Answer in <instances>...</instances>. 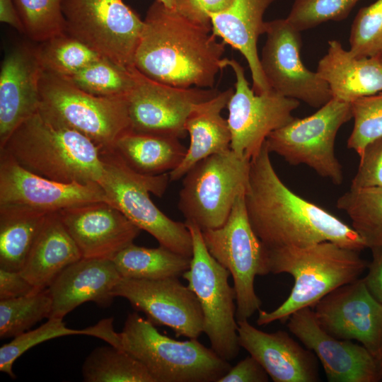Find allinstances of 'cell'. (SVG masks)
<instances>
[{"label": "cell", "mask_w": 382, "mask_h": 382, "mask_svg": "<svg viewBox=\"0 0 382 382\" xmlns=\"http://www.w3.org/2000/svg\"><path fill=\"white\" fill-rule=\"evenodd\" d=\"M121 278L112 260L81 258L66 267L47 288L52 301L49 318L63 319L88 301L100 307L110 306Z\"/></svg>", "instance_id": "23"}, {"label": "cell", "mask_w": 382, "mask_h": 382, "mask_svg": "<svg viewBox=\"0 0 382 382\" xmlns=\"http://www.w3.org/2000/svg\"><path fill=\"white\" fill-rule=\"evenodd\" d=\"M85 335L93 336L94 327L81 330L69 328L63 319L50 318L36 329L29 330L15 337L0 348V371L12 378H16L13 371L14 362L23 354L33 347L46 341L67 335Z\"/></svg>", "instance_id": "37"}, {"label": "cell", "mask_w": 382, "mask_h": 382, "mask_svg": "<svg viewBox=\"0 0 382 382\" xmlns=\"http://www.w3.org/2000/svg\"><path fill=\"white\" fill-rule=\"evenodd\" d=\"M352 118V103L332 98L313 115L294 118L266 139L270 153L291 165H306L320 176L340 185L342 166L335 153L340 128Z\"/></svg>", "instance_id": "11"}, {"label": "cell", "mask_w": 382, "mask_h": 382, "mask_svg": "<svg viewBox=\"0 0 382 382\" xmlns=\"http://www.w3.org/2000/svg\"><path fill=\"white\" fill-rule=\"evenodd\" d=\"M240 347L265 369L274 382H316L319 379L316 359L285 331L266 332L248 320L238 321Z\"/></svg>", "instance_id": "22"}, {"label": "cell", "mask_w": 382, "mask_h": 382, "mask_svg": "<svg viewBox=\"0 0 382 382\" xmlns=\"http://www.w3.org/2000/svg\"><path fill=\"white\" fill-rule=\"evenodd\" d=\"M120 337L122 349L143 364L154 382H218L231 368L197 339L169 337L137 311L127 315Z\"/></svg>", "instance_id": "5"}, {"label": "cell", "mask_w": 382, "mask_h": 382, "mask_svg": "<svg viewBox=\"0 0 382 382\" xmlns=\"http://www.w3.org/2000/svg\"><path fill=\"white\" fill-rule=\"evenodd\" d=\"M226 64L232 69L236 77L235 89L226 107L231 149L239 157L251 160L272 132L295 118L292 112L299 106L300 101L272 89L256 94L238 62L226 58Z\"/></svg>", "instance_id": "13"}, {"label": "cell", "mask_w": 382, "mask_h": 382, "mask_svg": "<svg viewBox=\"0 0 382 382\" xmlns=\"http://www.w3.org/2000/svg\"><path fill=\"white\" fill-rule=\"evenodd\" d=\"M316 72L328 84L332 98L343 102L382 91V55L354 57L336 40L328 41Z\"/></svg>", "instance_id": "25"}, {"label": "cell", "mask_w": 382, "mask_h": 382, "mask_svg": "<svg viewBox=\"0 0 382 382\" xmlns=\"http://www.w3.org/2000/svg\"><path fill=\"white\" fill-rule=\"evenodd\" d=\"M337 207L349 216L368 248L382 245V187H350Z\"/></svg>", "instance_id": "32"}, {"label": "cell", "mask_w": 382, "mask_h": 382, "mask_svg": "<svg viewBox=\"0 0 382 382\" xmlns=\"http://www.w3.org/2000/svg\"><path fill=\"white\" fill-rule=\"evenodd\" d=\"M50 213L24 205H0V268L22 270Z\"/></svg>", "instance_id": "29"}, {"label": "cell", "mask_w": 382, "mask_h": 382, "mask_svg": "<svg viewBox=\"0 0 382 382\" xmlns=\"http://www.w3.org/2000/svg\"><path fill=\"white\" fill-rule=\"evenodd\" d=\"M132 71L134 84L127 98L130 129L136 132L183 138L193 108L219 93L213 88H179L160 83L134 66Z\"/></svg>", "instance_id": "15"}, {"label": "cell", "mask_w": 382, "mask_h": 382, "mask_svg": "<svg viewBox=\"0 0 382 382\" xmlns=\"http://www.w3.org/2000/svg\"><path fill=\"white\" fill-rule=\"evenodd\" d=\"M161 2L166 7L173 8L175 0H157Z\"/></svg>", "instance_id": "47"}, {"label": "cell", "mask_w": 382, "mask_h": 382, "mask_svg": "<svg viewBox=\"0 0 382 382\" xmlns=\"http://www.w3.org/2000/svg\"><path fill=\"white\" fill-rule=\"evenodd\" d=\"M359 252L330 241L269 249L270 273L289 274L294 284L288 298L276 309L258 311L257 325L275 320L284 323L294 312L314 307L335 289L360 278L369 264Z\"/></svg>", "instance_id": "3"}, {"label": "cell", "mask_w": 382, "mask_h": 382, "mask_svg": "<svg viewBox=\"0 0 382 382\" xmlns=\"http://www.w3.org/2000/svg\"><path fill=\"white\" fill-rule=\"evenodd\" d=\"M112 151L134 170L158 175L175 170L184 159L187 148L176 137L129 129L116 140Z\"/></svg>", "instance_id": "28"}, {"label": "cell", "mask_w": 382, "mask_h": 382, "mask_svg": "<svg viewBox=\"0 0 382 382\" xmlns=\"http://www.w3.org/2000/svg\"><path fill=\"white\" fill-rule=\"evenodd\" d=\"M114 296L126 299L154 325L170 328L177 337L197 339L204 331V317L195 294L178 277L161 279L121 278Z\"/></svg>", "instance_id": "16"}, {"label": "cell", "mask_w": 382, "mask_h": 382, "mask_svg": "<svg viewBox=\"0 0 382 382\" xmlns=\"http://www.w3.org/2000/svg\"><path fill=\"white\" fill-rule=\"evenodd\" d=\"M133 67L127 69L103 57L78 72L63 78L94 96H127L133 86Z\"/></svg>", "instance_id": "34"}, {"label": "cell", "mask_w": 382, "mask_h": 382, "mask_svg": "<svg viewBox=\"0 0 382 382\" xmlns=\"http://www.w3.org/2000/svg\"><path fill=\"white\" fill-rule=\"evenodd\" d=\"M212 26L196 23L156 0L149 8L134 66L160 83L179 88H212L227 67L226 43Z\"/></svg>", "instance_id": "2"}, {"label": "cell", "mask_w": 382, "mask_h": 382, "mask_svg": "<svg viewBox=\"0 0 382 382\" xmlns=\"http://www.w3.org/2000/svg\"><path fill=\"white\" fill-rule=\"evenodd\" d=\"M191 258L160 245L146 248L132 243L112 260L122 278L155 280L183 275L190 269Z\"/></svg>", "instance_id": "30"}, {"label": "cell", "mask_w": 382, "mask_h": 382, "mask_svg": "<svg viewBox=\"0 0 382 382\" xmlns=\"http://www.w3.org/2000/svg\"><path fill=\"white\" fill-rule=\"evenodd\" d=\"M81 374L86 382H154L141 362L110 345L97 347L88 355Z\"/></svg>", "instance_id": "31"}, {"label": "cell", "mask_w": 382, "mask_h": 382, "mask_svg": "<svg viewBox=\"0 0 382 382\" xmlns=\"http://www.w3.org/2000/svg\"><path fill=\"white\" fill-rule=\"evenodd\" d=\"M269 377L262 365L250 355L231 366L218 382H267Z\"/></svg>", "instance_id": "43"}, {"label": "cell", "mask_w": 382, "mask_h": 382, "mask_svg": "<svg viewBox=\"0 0 382 382\" xmlns=\"http://www.w3.org/2000/svg\"><path fill=\"white\" fill-rule=\"evenodd\" d=\"M36 51L43 71L62 77L103 57L66 32L39 43Z\"/></svg>", "instance_id": "33"}, {"label": "cell", "mask_w": 382, "mask_h": 382, "mask_svg": "<svg viewBox=\"0 0 382 382\" xmlns=\"http://www.w3.org/2000/svg\"><path fill=\"white\" fill-rule=\"evenodd\" d=\"M63 0H15L24 33L40 43L65 32Z\"/></svg>", "instance_id": "36"}, {"label": "cell", "mask_w": 382, "mask_h": 382, "mask_svg": "<svg viewBox=\"0 0 382 382\" xmlns=\"http://www.w3.org/2000/svg\"><path fill=\"white\" fill-rule=\"evenodd\" d=\"M275 1L233 0L226 10L211 16L213 33L245 57L256 94L272 90L261 68L257 44L265 33V13Z\"/></svg>", "instance_id": "24"}, {"label": "cell", "mask_w": 382, "mask_h": 382, "mask_svg": "<svg viewBox=\"0 0 382 382\" xmlns=\"http://www.w3.org/2000/svg\"><path fill=\"white\" fill-rule=\"evenodd\" d=\"M105 173L100 186L110 203L141 230L179 254L192 257V238L185 223L171 219L150 197H161L170 182L169 173L149 175L129 167L113 151H100Z\"/></svg>", "instance_id": "6"}, {"label": "cell", "mask_w": 382, "mask_h": 382, "mask_svg": "<svg viewBox=\"0 0 382 382\" xmlns=\"http://www.w3.org/2000/svg\"><path fill=\"white\" fill-rule=\"evenodd\" d=\"M202 233L209 253L228 270L233 278L237 322L248 320L262 305L255 291V278L266 275L270 270L269 249L250 224L245 195L237 199L221 226Z\"/></svg>", "instance_id": "9"}, {"label": "cell", "mask_w": 382, "mask_h": 382, "mask_svg": "<svg viewBox=\"0 0 382 382\" xmlns=\"http://www.w3.org/2000/svg\"><path fill=\"white\" fill-rule=\"evenodd\" d=\"M233 0H175L173 8L186 18L212 26L211 16L226 10Z\"/></svg>", "instance_id": "42"}, {"label": "cell", "mask_w": 382, "mask_h": 382, "mask_svg": "<svg viewBox=\"0 0 382 382\" xmlns=\"http://www.w3.org/2000/svg\"><path fill=\"white\" fill-rule=\"evenodd\" d=\"M26 170L62 183H100V149L81 133L56 126L39 112L25 120L0 148Z\"/></svg>", "instance_id": "4"}, {"label": "cell", "mask_w": 382, "mask_h": 382, "mask_svg": "<svg viewBox=\"0 0 382 382\" xmlns=\"http://www.w3.org/2000/svg\"><path fill=\"white\" fill-rule=\"evenodd\" d=\"M314 308L324 330L340 340L359 341L377 361L382 345V303L369 292L364 278L335 289Z\"/></svg>", "instance_id": "17"}, {"label": "cell", "mask_w": 382, "mask_h": 382, "mask_svg": "<svg viewBox=\"0 0 382 382\" xmlns=\"http://www.w3.org/2000/svg\"><path fill=\"white\" fill-rule=\"evenodd\" d=\"M250 160L231 149L195 163L183 176L178 207L185 221L202 231L221 226L248 188Z\"/></svg>", "instance_id": "8"}, {"label": "cell", "mask_w": 382, "mask_h": 382, "mask_svg": "<svg viewBox=\"0 0 382 382\" xmlns=\"http://www.w3.org/2000/svg\"><path fill=\"white\" fill-rule=\"evenodd\" d=\"M350 187H382V137L366 145Z\"/></svg>", "instance_id": "41"}, {"label": "cell", "mask_w": 382, "mask_h": 382, "mask_svg": "<svg viewBox=\"0 0 382 382\" xmlns=\"http://www.w3.org/2000/svg\"><path fill=\"white\" fill-rule=\"evenodd\" d=\"M370 249L372 260L368 265V274L364 280L371 295L382 303V245Z\"/></svg>", "instance_id": "45"}, {"label": "cell", "mask_w": 382, "mask_h": 382, "mask_svg": "<svg viewBox=\"0 0 382 382\" xmlns=\"http://www.w3.org/2000/svg\"><path fill=\"white\" fill-rule=\"evenodd\" d=\"M349 52L357 58L382 55V0L361 8L352 22Z\"/></svg>", "instance_id": "38"}, {"label": "cell", "mask_w": 382, "mask_h": 382, "mask_svg": "<svg viewBox=\"0 0 382 382\" xmlns=\"http://www.w3.org/2000/svg\"><path fill=\"white\" fill-rule=\"evenodd\" d=\"M266 41L260 65L271 89L285 97L320 108L332 98L328 84L301 58V32L286 18L266 21Z\"/></svg>", "instance_id": "14"}, {"label": "cell", "mask_w": 382, "mask_h": 382, "mask_svg": "<svg viewBox=\"0 0 382 382\" xmlns=\"http://www.w3.org/2000/svg\"><path fill=\"white\" fill-rule=\"evenodd\" d=\"M192 238L190 267L183 274L188 288L196 296L204 317V331L211 348L230 361L240 351L238 322L236 318V291L228 283L231 275L208 251L202 230L185 221Z\"/></svg>", "instance_id": "10"}, {"label": "cell", "mask_w": 382, "mask_h": 382, "mask_svg": "<svg viewBox=\"0 0 382 382\" xmlns=\"http://www.w3.org/2000/svg\"><path fill=\"white\" fill-rule=\"evenodd\" d=\"M82 258L58 212L50 213L20 271L37 290L47 289L69 265Z\"/></svg>", "instance_id": "27"}, {"label": "cell", "mask_w": 382, "mask_h": 382, "mask_svg": "<svg viewBox=\"0 0 382 382\" xmlns=\"http://www.w3.org/2000/svg\"><path fill=\"white\" fill-rule=\"evenodd\" d=\"M102 201L110 203L98 183H62L46 178L26 170L0 149V205L19 204L58 212Z\"/></svg>", "instance_id": "18"}, {"label": "cell", "mask_w": 382, "mask_h": 382, "mask_svg": "<svg viewBox=\"0 0 382 382\" xmlns=\"http://www.w3.org/2000/svg\"><path fill=\"white\" fill-rule=\"evenodd\" d=\"M287 327L320 361L330 382H375L382 376L376 358L363 345L324 330L309 307L292 313Z\"/></svg>", "instance_id": "19"}, {"label": "cell", "mask_w": 382, "mask_h": 382, "mask_svg": "<svg viewBox=\"0 0 382 382\" xmlns=\"http://www.w3.org/2000/svg\"><path fill=\"white\" fill-rule=\"evenodd\" d=\"M266 142L250 160L245 204L250 224L269 249L307 247L330 241L361 251L366 248L352 227L291 191L275 171Z\"/></svg>", "instance_id": "1"}, {"label": "cell", "mask_w": 382, "mask_h": 382, "mask_svg": "<svg viewBox=\"0 0 382 382\" xmlns=\"http://www.w3.org/2000/svg\"><path fill=\"white\" fill-rule=\"evenodd\" d=\"M52 301L47 289L26 296L0 300V337H15L36 323L49 318Z\"/></svg>", "instance_id": "35"}, {"label": "cell", "mask_w": 382, "mask_h": 382, "mask_svg": "<svg viewBox=\"0 0 382 382\" xmlns=\"http://www.w3.org/2000/svg\"><path fill=\"white\" fill-rule=\"evenodd\" d=\"M377 362H378L380 374H381V375L382 376V345H381V350H380L378 357L377 358Z\"/></svg>", "instance_id": "48"}, {"label": "cell", "mask_w": 382, "mask_h": 382, "mask_svg": "<svg viewBox=\"0 0 382 382\" xmlns=\"http://www.w3.org/2000/svg\"><path fill=\"white\" fill-rule=\"evenodd\" d=\"M42 72L36 47L22 44L6 54L0 70V148L39 111Z\"/></svg>", "instance_id": "21"}, {"label": "cell", "mask_w": 382, "mask_h": 382, "mask_svg": "<svg viewBox=\"0 0 382 382\" xmlns=\"http://www.w3.org/2000/svg\"><path fill=\"white\" fill-rule=\"evenodd\" d=\"M37 291L18 271L0 268V300L26 296Z\"/></svg>", "instance_id": "44"}, {"label": "cell", "mask_w": 382, "mask_h": 382, "mask_svg": "<svg viewBox=\"0 0 382 382\" xmlns=\"http://www.w3.org/2000/svg\"><path fill=\"white\" fill-rule=\"evenodd\" d=\"M82 257L112 258L141 231L107 202H95L58 212Z\"/></svg>", "instance_id": "20"}, {"label": "cell", "mask_w": 382, "mask_h": 382, "mask_svg": "<svg viewBox=\"0 0 382 382\" xmlns=\"http://www.w3.org/2000/svg\"><path fill=\"white\" fill-rule=\"evenodd\" d=\"M359 0H294L286 18L302 32L328 21L347 18Z\"/></svg>", "instance_id": "39"}, {"label": "cell", "mask_w": 382, "mask_h": 382, "mask_svg": "<svg viewBox=\"0 0 382 382\" xmlns=\"http://www.w3.org/2000/svg\"><path fill=\"white\" fill-rule=\"evenodd\" d=\"M65 32L100 56L134 66L144 21L122 0H63Z\"/></svg>", "instance_id": "12"}, {"label": "cell", "mask_w": 382, "mask_h": 382, "mask_svg": "<svg viewBox=\"0 0 382 382\" xmlns=\"http://www.w3.org/2000/svg\"><path fill=\"white\" fill-rule=\"evenodd\" d=\"M233 91V88L219 91L193 108L185 122L190 144L182 163L169 173L170 181L183 178L199 161L231 149V132L221 112L227 107Z\"/></svg>", "instance_id": "26"}, {"label": "cell", "mask_w": 382, "mask_h": 382, "mask_svg": "<svg viewBox=\"0 0 382 382\" xmlns=\"http://www.w3.org/2000/svg\"><path fill=\"white\" fill-rule=\"evenodd\" d=\"M0 21L11 25L18 32L24 33V29L18 16L15 0H0Z\"/></svg>", "instance_id": "46"}, {"label": "cell", "mask_w": 382, "mask_h": 382, "mask_svg": "<svg viewBox=\"0 0 382 382\" xmlns=\"http://www.w3.org/2000/svg\"><path fill=\"white\" fill-rule=\"evenodd\" d=\"M40 96L38 112L45 120L81 133L100 151L112 150L116 140L130 129L128 95L94 96L63 77L43 71Z\"/></svg>", "instance_id": "7"}, {"label": "cell", "mask_w": 382, "mask_h": 382, "mask_svg": "<svg viewBox=\"0 0 382 382\" xmlns=\"http://www.w3.org/2000/svg\"><path fill=\"white\" fill-rule=\"evenodd\" d=\"M354 125L347 147L360 156L365 147L382 137V91L352 103Z\"/></svg>", "instance_id": "40"}]
</instances>
